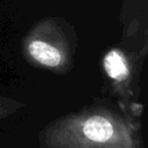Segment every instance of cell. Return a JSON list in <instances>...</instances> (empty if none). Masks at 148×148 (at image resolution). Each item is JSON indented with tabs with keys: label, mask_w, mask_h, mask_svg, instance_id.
<instances>
[{
	"label": "cell",
	"mask_w": 148,
	"mask_h": 148,
	"mask_svg": "<svg viewBox=\"0 0 148 148\" xmlns=\"http://www.w3.org/2000/svg\"><path fill=\"white\" fill-rule=\"evenodd\" d=\"M39 148H143L138 121L105 105H89L47 123Z\"/></svg>",
	"instance_id": "cell-1"
},
{
	"label": "cell",
	"mask_w": 148,
	"mask_h": 148,
	"mask_svg": "<svg viewBox=\"0 0 148 148\" xmlns=\"http://www.w3.org/2000/svg\"><path fill=\"white\" fill-rule=\"evenodd\" d=\"M76 35L74 28L59 17H45L36 22L22 42L27 62L54 74H67L74 64Z\"/></svg>",
	"instance_id": "cell-2"
},
{
	"label": "cell",
	"mask_w": 148,
	"mask_h": 148,
	"mask_svg": "<svg viewBox=\"0 0 148 148\" xmlns=\"http://www.w3.org/2000/svg\"><path fill=\"white\" fill-rule=\"evenodd\" d=\"M103 68L109 80L111 81L113 89L123 99V112L132 118L128 99L131 97V64L125 53L118 49L109 50L103 58Z\"/></svg>",
	"instance_id": "cell-3"
},
{
	"label": "cell",
	"mask_w": 148,
	"mask_h": 148,
	"mask_svg": "<svg viewBox=\"0 0 148 148\" xmlns=\"http://www.w3.org/2000/svg\"><path fill=\"white\" fill-rule=\"evenodd\" d=\"M24 105L25 104L22 101H18L12 97L0 96V120L15 114L21 109H23Z\"/></svg>",
	"instance_id": "cell-4"
}]
</instances>
